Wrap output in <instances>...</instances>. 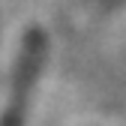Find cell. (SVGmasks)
Returning <instances> with one entry per match:
<instances>
[{
    "mask_svg": "<svg viewBox=\"0 0 126 126\" xmlns=\"http://www.w3.org/2000/svg\"><path fill=\"white\" fill-rule=\"evenodd\" d=\"M42 63H45V33L39 27H30L21 39L18 57H15L9 99H6L3 114H0V126H21L24 123L27 102H30V93H33V84L39 81Z\"/></svg>",
    "mask_w": 126,
    "mask_h": 126,
    "instance_id": "1",
    "label": "cell"
}]
</instances>
